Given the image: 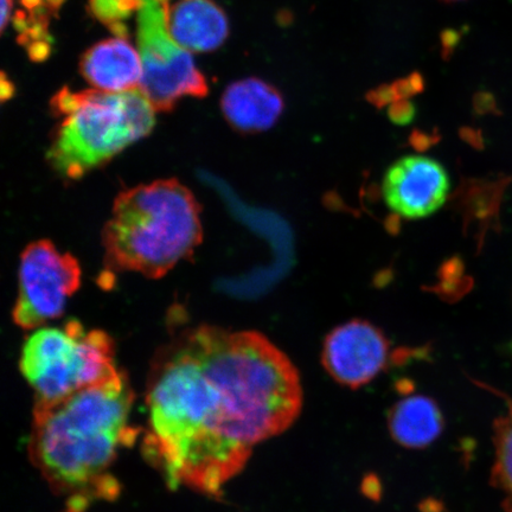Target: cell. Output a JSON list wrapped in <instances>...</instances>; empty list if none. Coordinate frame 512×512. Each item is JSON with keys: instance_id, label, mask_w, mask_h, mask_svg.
<instances>
[{"instance_id": "cell-1", "label": "cell", "mask_w": 512, "mask_h": 512, "mask_svg": "<svg viewBox=\"0 0 512 512\" xmlns=\"http://www.w3.org/2000/svg\"><path fill=\"white\" fill-rule=\"evenodd\" d=\"M294 364L259 332L191 331L153 364L143 453L170 489L220 498L303 408Z\"/></svg>"}, {"instance_id": "cell-2", "label": "cell", "mask_w": 512, "mask_h": 512, "mask_svg": "<svg viewBox=\"0 0 512 512\" xmlns=\"http://www.w3.org/2000/svg\"><path fill=\"white\" fill-rule=\"evenodd\" d=\"M133 402L130 381L119 371L53 405L34 407L29 458L66 512H86L120 495L114 464L142 433L131 422Z\"/></svg>"}, {"instance_id": "cell-3", "label": "cell", "mask_w": 512, "mask_h": 512, "mask_svg": "<svg viewBox=\"0 0 512 512\" xmlns=\"http://www.w3.org/2000/svg\"><path fill=\"white\" fill-rule=\"evenodd\" d=\"M200 213L195 196L176 179L121 192L104 230L107 266L164 277L200 246Z\"/></svg>"}, {"instance_id": "cell-4", "label": "cell", "mask_w": 512, "mask_h": 512, "mask_svg": "<svg viewBox=\"0 0 512 512\" xmlns=\"http://www.w3.org/2000/svg\"><path fill=\"white\" fill-rule=\"evenodd\" d=\"M79 107L57 128L48 160L68 179L110 162L126 147L149 136L156 124L155 108L140 88L121 93L83 91Z\"/></svg>"}, {"instance_id": "cell-5", "label": "cell", "mask_w": 512, "mask_h": 512, "mask_svg": "<svg viewBox=\"0 0 512 512\" xmlns=\"http://www.w3.org/2000/svg\"><path fill=\"white\" fill-rule=\"evenodd\" d=\"M114 342L104 331L86 330L78 320L42 328L25 341L19 369L34 390V407L49 406L119 373Z\"/></svg>"}, {"instance_id": "cell-6", "label": "cell", "mask_w": 512, "mask_h": 512, "mask_svg": "<svg viewBox=\"0 0 512 512\" xmlns=\"http://www.w3.org/2000/svg\"><path fill=\"white\" fill-rule=\"evenodd\" d=\"M138 16V48L143 63L140 91L157 112H171L183 96L204 98L208 83L188 50L171 37L169 5L142 0Z\"/></svg>"}, {"instance_id": "cell-7", "label": "cell", "mask_w": 512, "mask_h": 512, "mask_svg": "<svg viewBox=\"0 0 512 512\" xmlns=\"http://www.w3.org/2000/svg\"><path fill=\"white\" fill-rule=\"evenodd\" d=\"M80 285L81 268L73 255L48 240L31 243L21 256L14 322L32 330L60 317Z\"/></svg>"}, {"instance_id": "cell-8", "label": "cell", "mask_w": 512, "mask_h": 512, "mask_svg": "<svg viewBox=\"0 0 512 512\" xmlns=\"http://www.w3.org/2000/svg\"><path fill=\"white\" fill-rule=\"evenodd\" d=\"M451 191L445 166L431 157L405 156L389 166L382 181L384 203L401 219H426L444 207Z\"/></svg>"}, {"instance_id": "cell-9", "label": "cell", "mask_w": 512, "mask_h": 512, "mask_svg": "<svg viewBox=\"0 0 512 512\" xmlns=\"http://www.w3.org/2000/svg\"><path fill=\"white\" fill-rule=\"evenodd\" d=\"M389 341L362 319L337 326L325 338L322 361L332 379L357 389L373 381L389 362Z\"/></svg>"}, {"instance_id": "cell-10", "label": "cell", "mask_w": 512, "mask_h": 512, "mask_svg": "<svg viewBox=\"0 0 512 512\" xmlns=\"http://www.w3.org/2000/svg\"><path fill=\"white\" fill-rule=\"evenodd\" d=\"M80 72L99 91H131L142 82V57L126 38L115 37L89 48L81 57Z\"/></svg>"}, {"instance_id": "cell-11", "label": "cell", "mask_w": 512, "mask_h": 512, "mask_svg": "<svg viewBox=\"0 0 512 512\" xmlns=\"http://www.w3.org/2000/svg\"><path fill=\"white\" fill-rule=\"evenodd\" d=\"M221 108L228 124L241 133L270 130L284 112L283 95L270 83L249 78L232 83L223 93Z\"/></svg>"}, {"instance_id": "cell-12", "label": "cell", "mask_w": 512, "mask_h": 512, "mask_svg": "<svg viewBox=\"0 0 512 512\" xmlns=\"http://www.w3.org/2000/svg\"><path fill=\"white\" fill-rule=\"evenodd\" d=\"M168 29L179 46L192 53L220 48L229 35L226 14L210 0H183L172 6Z\"/></svg>"}, {"instance_id": "cell-13", "label": "cell", "mask_w": 512, "mask_h": 512, "mask_svg": "<svg viewBox=\"0 0 512 512\" xmlns=\"http://www.w3.org/2000/svg\"><path fill=\"white\" fill-rule=\"evenodd\" d=\"M444 418L437 402L427 396L414 395L402 399L390 409V435L407 448L430 446L444 430Z\"/></svg>"}, {"instance_id": "cell-14", "label": "cell", "mask_w": 512, "mask_h": 512, "mask_svg": "<svg viewBox=\"0 0 512 512\" xmlns=\"http://www.w3.org/2000/svg\"><path fill=\"white\" fill-rule=\"evenodd\" d=\"M507 409L494 422L495 462L492 485L503 495V508L512 512V399L504 396Z\"/></svg>"}, {"instance_id": "cell-15", "label": "cell", "mask_w": 512, "mask_h": 512, "mask_svg": "<svg viewBox=\"0 0 512 512\" xmlns=\"http://www.w3.org/2000/svg\"><path fill=\"white\" fill-rule=\"evenodd\" d=\"M142 5V0H89V10L94 17L107 25L123 21Z\"/></svg>"}, {"instance_id": "cell-16", "label": "cell", "mask_w": 512, "mask_h": 512, "mask_svg": "<svg viewBox=\"0 0 512 512\" xmlns=\"http://www.w3.org/2000/svg\"><path fill=\"white\" fill-rule=\"evenodd\" d=\"M393 86L395 88V92L396 95H398L399 100H409L412 98V96L424 92V76H422L418 72H415L409 74L408 76H406V78L396 80L393 83Z\"/></svg>"}, {"instance_id": "cell-17", "label": "cell", "mask_w": 512, "mask_h": 512, "mask_svg": "<svg viewBox=\"0 0 512 512\" xmlns=\"http://www.w3.org/2000/svg\"><path fill=\"white\" fill-rule=\"evenodd\" d=\"M389 119L396 125L411 124L416 115V108L411 100H398L388 107Z\"/></svg>"}, {"instance_id": "cell-18", "label": "cell", "mask_w": 512, "mask_h": 512, "mask_svg": "<svg viewBox=\"0 0 512 512\" xmlns=\"http://www.w3.org/2000/svg\"><path fill=\"white\" fill-rule=\"evenodd\" d=\"M367 100L370 105L377 108H383L390 106L393 102L398 101V95H396L395 88L392 85H381L367 94Z\"/></svg>"}, {"instance_id": "cell-19", "label": "cell", "mask_w": 512, "mask_h": 512, "mask_svg": "<svg viewBox=\"0 0 512 512\" xmlns=\"http://www.w3.org/2000/svg\"><path fill=\"white\" fill-rule=\"evenodd\" d=\"M28 54L32 61L42 62L48 59L50 46L47 41H35L29 44Z\"/></svg>"}, {"instance_id": "cell-20", "label": "cell", "mask_w": 512, "mask_h": 512, "mask_svg": "<svg viewBox=\"0 0 512 512\" xmlns=\"http://www.w3.org/2000/svg\"><path fill=\"white\" fill-rule=\"evenodd\" d=\"M459 40L460 36L456 30H445L443 34H441V46H443V56L445 59L452 55Z\"/></svg>"}, {"instance_id": "cell-21", "label": "cell", "mask_w": 512, "mask_h": 512, "mask_svg": "<svg viewBox=\"0 0 512 512\" xmlns=\"http://www.w3.org/2000/svg\"><path fill=\"white\" fill-rule=\"evenodd\" d=\"M15 91L14 83L6 79V74L2 73V83H0V98H2V101L10 100L15 95Z\"/></svg>"}, {"instance_id": "cell-22", "label": "cell", "mask_w": 512, "mask_h": 512, "mask_svg": "<svg viewBox=\"0 0 512 512\" xmlns=\"http://www.w3.org/2000/svg\"><path fill=\"white\" fill-rule=\"evenodd\" d=\"M12 10V0H2V31L6 29L9 23Z\"/></svg>"}, {"instance_id": "cell-23", "label": "cell", "mask_w": 512, "mask_h": 512, "mask_svg": "<svg viewBox=\"0 0 512 512\" xmlns=\"http://www.w3.org/2000/svg\"><path fill=\"white\" fill-rule=\"evenodd\" d=\"M64 0H44V5L50 11L51 15H56V11H59Z\"/></svg>"}, {"instance_id": "cell-24", "label": "cell", "mask_w": 512, "mask_h": 512, "mask_svg": "<svg viewBox=\"0 0 512 512\" xmlns=\"http://www.w3.org/2000/svg\"><path fill=\"white\" fill-rule=\"evenodd\" d=\"M44 3V0H22V4L25 8L29 9L31 12L40 8Z\"/></svg>"}, {"instance_id": "cell-25", "label": "cell", "mask_w": 512, "mask_h": 512, "mask_svg": "<svg viewBox=\"0 0 512 512\" xmlns=\"http://www.w3.org/2000/svg\"><path fill=\"white\" fill-rule=\"evenodd\" d=\"M445 2H458V0H445Z\"/></svg>"}]
</instances>
